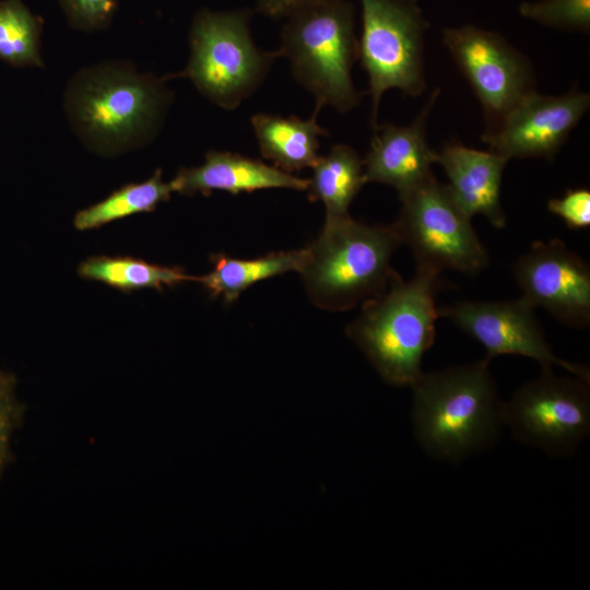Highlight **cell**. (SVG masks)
I'll return each instance as SVG.
<instances>
[{
	"mask_svg": "<svg viewBox=\"0 0 590 590\" xmlns=\"http://www.w3.org/2000/svg\"><path fill=\"white\" fill-rule=\"evenodd\" d=\"M166 82L126 59L83 67L62 94L70 129L87 151L103 157L142 149L158 137L174 102Z\"/></svg>",
	"mask_w": 590,
	"mask_h": 590,
	"instance_id": "cell-1",
	"label": "cell"
},
{
	"mask_svg": "<svg viewBox=\"0 0 590 590\" xmlns=\"http://www.w3.org/2000/svg\"><path fill=\"white\" fill-rule=\"evenodd\" d=\"M488 362L423 373L413 390L415 438L429 456L458 462L491 446L504 424V404Z\"/></svg>",
	"mask_w": 590,
	"mask_h": 590,
	"instance_id": "cell-2",
	"label": "cell"
},
{
	"mask_svg": "<svg viewBox=\"0 0 590 590\" xmlns=\"http://www.w3.org/2000/svg\"><path fill=\"white\" fill-rule=\"evenodd\" d=\"M440 273L416 269L409 281L397 275L387 290L363 303L346 332L382 379L412 387L424 373L422 359L432 347L439 318Z\"/></svg>",
	"mask_w": 590,
	"mask_h": 590,
	"instance_id": "cell-3",
	"label": "cell"
},
{
	"mask_svg": "<svg viewBox=\"0 0 590 590\" xmlns=\"http://www.w3.org/2000/svg\"><path fill=\"white\" fill-rule=\"evenodd\" d=\"M400 245L393 225H367L350 214L326 217L299 270L310 299L335 311L379 296L398 275L390 260Z\"/></svg>",
	"mask_w": 590,
	"mask_h": 590,
	"instance_id": "cell-4",
	"label": "cell"
},
{
	"mask_svg": "<svg viewBox=\"0 0 590 590\" xmlns=\"http://www.w3.org/2000/svg\"><path fill=\"white\" fill-rule=\"evenodd\" d=\"M354 13L346 0H311L285 16L278 51L290 62L294 79L315 97V113L323 106L347 113L364 95L352 80L358 60Z\"/></svg>",
	"mask_w": 590,
	"mask_h": 590,
	"instance_id": "cell-5",
	"label": "cell"
},
{
	"mask_svg": "<svg viewBox=\"0 0 590 590\" xmlns=\"http://www.w3.org/2000/svg\"><path fill=\"white\" fill-rule=\"evenodd\" d=\"M252 10H199L192 17L186 67L164 75L188 79L209 102L236 109L263 82L279 51L260 50L250 33Z\"/></svg>",
	"mask_w": 590,
	"mask_h": 590,
	"instance_id": "cell-6",
	"label": "cell"
},
{
	"mask_svg": "<svg viewBox=\"0 0 590 590\" xmlns=\"http://www.w3.org/2000/svg\"><path fill=\"white\" fill-rule=\"evenodd\" d=\"M362 33L358 59L368 76L370 126L377 123L384 93L398 88L409 96L425 90L424 34L429 24L417 0H359Z\"/></svg>",
	"mask_w": 590,
	"mask_h": 590,
	"instance_id": "cell-7",
	"label": "cell"
},
{
	"mask_svg": "<svg viewBox=\"0 0 590 590\" xmlns=\"http://www.w3.org/2000/svg\"><path fill=\"white\" fill-rule=\"evenodd\" d=\"M399 199L401 209L392 225L401 244L412 250L416 269L475 275L488 266V252L472 219L434 175L399 194Z\"/></svg>",
	"mask_w": 590,
	"mask_h": 590,
	"instance_id": "cell-8",
	"label": "cell"
},
{
	"mask_svg": "<svg viewBox=\"0 0 590 590\" xmlns=\"http://www.w3.org/2000/svg\"><path fill=\"white\" fill-rule=\"evenodd\" d=\"M590 381L542 368L504 404V424L520 442L551 457L575 453L590 432Z\"/></svg>",
	"mask_w": 590,
	"mask_h": 590,
	"instance_id": "cell-9",
	"label": "cell"
},
{
	"mask_svg": "<svg viewBox=\"0 0 590 590\" xmlns=\"http://www.w3.org/2000/svg\"><path fill=\"white\" fill-rule=\"evenodd\" d=\"M442 40L482 105L485 130L534 91L527 58L499 34L468 24L445 28Z\"/></svg>",
	"mask_w": 590,
	"mask_h": 590,
	"instance_id": "cell-10",
	"label": "cell"
},
{
	"mask_svg": "<svg viewBox=\"0 0 590 590\" xmlns=\"http://www.w3.org/2000/svg\"><path fill=\"white\" fill-rule=\"evenodd\" d=\"M438 315L477 341L488 363L500 355L524 356L538 362L541 368L557 366L590 381L588 366L554 354L535 308L522 296L514 300H460L438 307Z\"/></svg>",
	"mask_w": 590,
	"mask_h": 590,
	"instance_id": "cell-11",
	"label": "cell"
},
{
	"mask_svg": "<svg viewBox=\"0 0 590 590\" xmlns=\"http://www.w3.org/2000/svg\"><path fill=\"white\" fill-rule=\"evenodd\" d=\"M512 274L522 297L558 322L590 323V267L559 238L535 240L517 258Z\"/></svg>",
	"mask_w": 590,
	"mask_h": 590,
	"instance_id": "cell-12",
	"label": "cell"
},
{
	"mask_svg": "<svg viewBox=\"0 0 590 590\" xmlns=\"http://www.w3.org/2000/svg\"><path fill=\"white\" fill-rule=\"evenodd\" d=\"M590 107V95L573 87L560 96L535 90L522 97L482 141L506 158L543 157L553 161L571 130Z\"/></svg>",
	"mask_w": 590,
	"mask_h": 590,
	"instance_id": "cell-13",
	"label": "cell"
},
{
	"mask_svg": "<svg viewBox=\"0 0 590 590\" xmlns=\"http://www.w3.org/2000/svg\"><path fill=\"white\" fill-rule=\"evenodd\" d=\"M438 95L437 87L408 126L386 122L374 127L369 150L363 158L366 182L389 185L402 194L434 175L432 165L437 163V152L427 143L426 122Z\"/></svg>",
	"mask_w": 590,
	"mask_h": 590,
	"instance_id": "cell-14",
	"label": "cell"
},
{
	"mask_svg": "<svg viewBox=\"0 0 590 590\" xmlns=\"http://www.w3.org/2000/svg\"><path fill=\"white\" fill-rule=\"evenodd\" d=\"M508 158L492 151H480L459 142L446 143L437 152V163L448 177V189L469 216L481 214L495 228L506 226L500 187Z\"/></svg>",
	"mask_w": 590,
	"mask_h": 590,
	"instance_id": "cell-15",
	"label": "cell"
},
{
	"mask_svg": "<svg viewBox=\"0 0 590 590\" xmlns=\"http://www.w3.org/2000/svg\"><path fill=\"white\" fill-rule=\"evenodd\" d=\"M170 184L179 194L210 196L214 190L233 194L273 188L303 191L307 190L308 179L241 154L212 150L202 164L180 168Z\"/></svg>",
	"mask_w": 590,
	"mask_h": 590,
	"instance_id": "cell-16",
	"label": "cell"
},
{
	"mask_svg": "<svg viewBox=\"0 0 590 590\" xmlns=\"http://www.w3.org/2000/svg\"><path fill=\"white\" fill-rule=\"evenodd\" d=\"M318 113L309 119L259 113L250 118L261 155L273 166L292 174L312 167L318 160L319 139L328 131L317 122Z\"/></svg>",
	"mask_w": 590,
	"mask_h": 590,
	"instance_id": "cell-17",
	"label": "cell"
},
{
	"mask_svg": "<svg viewBox=\"0 0 590 590\" xmlns=\"http://www.w3.org/2000/svg\"><path fill=\"white\" fill-rule=\"evenodd\" d=\"M308 179V198L321 201L326 217L349 215V208L366 184L363 158L346 144H335L319 156Z\"/></svg>",
	"mask_w": 590,
	"mask_h": 590,
	"instance_id": "cell-18",
	"label": "cell"
},
{
	"mask_svg": "<svg viewBox=\"0 0 590 590\" xmlns=\"http://www.w3.org/2000/svg\"><path fill=\"white\" fill-rule=\"evenodd\" d=\"M305 259V248L282 252H272L256 259H236L225 255L212 257L213 270L205 275L196 276V281L212 297H222L231 304L255 283L291 271L299 272Z\"/></svg>",
	"mask_w": 590,
	"mask_h": 590,
	"instance_id": "cell-19",
	"label": "cell"
},
{
	"mask_svg": "<svg viewBox=\"0 0 590 590\" xmlns=\"http://www.w3.org/2000/svg\"><path fill=\"white\" fill-rule=\"evenodd\" d=\"M78 274L125 293L141 288L162 291L186 281H196V276L188 275L181 268L158 266L131 257H91L80 263Z\"/></svg>",
	"mask_w": 590,
	"mask_h": 590,
	"instance_id": "cell-20",
	"label": "cell"
},
{
	"mask_svg": "<svg viewBox=\"0 0 590 590\" xmlns=\"http://www.w3.org/2000/svg\"><path fill=\"white\" fill-rule=\"evenodd\" d=\"M172 193L170 181H164L163 170L157 168L149 179L125 185L102 201L82 209L75 214L73 224L79 231H88L137 213L152 212L168 201Z\"/></svg>",
	"mask_w": 590,
	"mask_h": 590,
	"instance_id": "cell-21",
	"label": "cell"
},
{
	"mask_svg": "<svg viewBox=\"0 0 590 590\" xmlns=\"http://www.w3.org/2000/svg\"><path fill=\"white\" fill-rule=\"evenodd\" d=\"M44 19L23 0L0 1V61L16 68H44Z\"/></svg>",
	"mask_w": 590,
	"mask_h": 590,
	"instance_id": "cell-22",
	"label": "cell"
},
{
	"mask_svg": "<svg viewBox=\"0 0 590 590\" xmlns=\"http://www.w3.org/2000/svg\"><path fill=\"white\" fill-rule=\"evenodd\" d=\"M520 14L547 27L589 33L590 0H539L523 2Z\"/></svg>",
	"mask_w": 590,
	"mask_h": 590,
	"instance_id": "cell-23",
	"label": "cell"
},
{
	"mask_svg": "<svg viewBox=\"0 0 590 590\" xmlns=\"http://www.w3.org/2000/svg\"><path fill=\"white\" fill-rule=\"evenodd\" d=\"M67 24L83 33L103 32L110 27L120 0H56Z\"/></svg>",
	"mask_w": 590,
	"mask_h": 590,
	"instance_id": "cell-24",
	"label": "cell"
},
{
	"mask_svg": "<svg viewBox=\"0 0 590 590\" xmlns=\"http://www.w3.org/2000/svg\"><path fill=\"white\" fill-rule=\"evenodd\" d=\"M15 385V377L0 367V474L9 457L12 434L21 420Z\"/></svg>",
	"mask_w": 590,
	"mask_h": 590,
	"instance_id": "cell-25",
	"label": "cell"
},
{
	"mask_svg": "<svg viewBox=\"0 0 590 590\" xmlns=\"http://www.w3.org/2000/svg\"><path fill=\"white\" fill-rule=\"evenodd\" d=\"M550 213L560 217L570 229L590 226V191L587 188L567 189L560 198L547 202Z\"/></svg>",
	"mask_w": 590,
	"mask_h": 590,
	"instance_id": "cell-26",
	"label": "cell"
},
{
	"mask_svg": "<svg viewBox=\"0 0 590 590\" xmlns=\"http://www.w3.org/2000/svg\"><path fill=\"white\" fill-rule=\"evenodd\" d=\"M311 0H256V11L273 19L285 17L295 8Z\"/></svg>",
	"mask_w": 590,
	"mask_h": 590,
	"instance_id": "cell-27",
	"label": "cell"
}]
</instances>
